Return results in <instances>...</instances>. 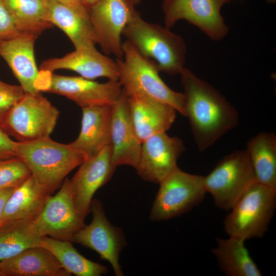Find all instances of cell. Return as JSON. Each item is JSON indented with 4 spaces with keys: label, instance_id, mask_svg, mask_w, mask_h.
I'll return each instance as SVG.
<instances>
[{
    "label": "cell",
    "instance_id": "cell-1",
    "mask_svg": "<svg viewBox=\"0 0 276 276\" xmlns=\"http://www.w3.org/2000/svg\"><path fill=\"white\" fill-rule=\"evenodd\" d=\"M185 96V117L193 137L204 151L238 124L237 109L215 87L184 67L179 73Z\"/></svg>",
    "mask_w": 276,
    "mask_h": 276
},
{
    "label": "cell",
    "instance_id": "cell-2",
    "mask_svg": "<svg viewBox=\"0 0 276 276\" xmlns=\"http://www.w3.org/2000/svg\"><path fill=\"white\" fill-rule=\"evenodd\" d=\"M16 152L35 181L51 195L73 170L86 160L70 144L59 143L50 137L16 142Z\"/></svg>",
    "mask_w": 276,
    "mask_h": 276
},
{
    "label": "cell",
    "instance_id": "cell-3",
    "mask_svg": "<svg viewBox=\"0 0 276 276\" xmlns=\"http://www.w3.org/2000/svg\"><path fill=\"white\" fill-rule=\"evenodd\" d=\"M170 30L144 20L137 11L122 36L159 72L174 75L185 67L187 46L183 38Z\"/></svg>",
    "mask_w": 276,
    "mask_h": 276
},
{
    "label": "cell",
    "instance_id": "cell-4",
    "mask_svg": "<svg viewBox=\"0 0 276 276\" xmlns=\"http://www.w3.org/2000/svg\"><path fill=\"white\" fill-rule=\"evenodd\" d=\"M123 57L116 59L120 82L127 96L140 95L173 107L185 116V96L170 88L159 76L156 65L142 56L127 41L123 42Z\"/></svg>",
    "mask_w": 276,
    "mask_h": 276
},
{
    "label": "cell",
    "instance_id": "cell-5",
    "mask_svg": "<svg viewBox=\"0 0 276 276\" xmlns=\"http://www.w3.org/2000/svg\"><path fill=\"white\" fill-rule=\"evenodd\" d=\"M276 206V189L255 180L230 210L224 220L229 236L244 240L262 237Z\"/></svg>",
    "mask_w": 276,
    "mask_h": 276
},
{
    "label": "cell",
    "instance_id": "cell-6",
    "mask_svg": "<svg viewBox=\"0 0 276 276\" xmlns=\"http://www.w3.org/2000/svg\"><path fill=\"white\" fill-rule=\"evenodd\" d=\"M59 111L40 92L25 93L0 123V127L17 142L50 137Z\"/></svg>",
    "mask_w": 276,
    "mask_h": 276
},
{
    "label": "cell",
    "instance_id": "cell-7",
    "mask_svg": "<svg viewBox=\"0 0 276 276\" xmlns=\"http://www.w3.org/2000/svg\"><path fill=\"white\" fill-rule=\"evenodd\" d=\"M255 180L245 149L238 150L223 157L203 176V185L218 208L229 210Z\"/></svg>",
    "mask_w": 276,
    "mask_h": 276
},
{
    "label": "cell",
    "instance_id": "cell-8",
    "mask_svg": "<svg viewBox=\"0 0 276 276\" xmlns=\"http://www.w3.org/2000/svg\"><path fill=\"white\" fill-rule=\"evenodd\" d=\"M150 213L153 221H165L185 213L203 199V176L177 167L159 184Z\"/></svg>",
    "mask_w": 276,
    "mask_h": 276
},
{
    "label": "cell",
    "instance_id": "cell-9",
    "mask_svg": "<svg viewBox=\"0 0 276 276\" xmlns=\"http://www.w3.org/2000/svg\"><path fill=\"white\" fill-rule=\"evenodd\" d=\"M36 87L39 91L66 97L81 107L113 105L121 95L122 87L118 80L99 83L81 76H63L39 70Z\"/></svg>",
    "mask_w": 276,
    "mask_h": 276
},
{
    "label": "cell",
    "instance_id": "cell-10",
    "mask_svg": "<svg viewBox=\"0 0 276 276\" xmlns=\"http://www.w3.org/2000/svg\"><path fill=\"white\" fill-rule=\"evenodd\" d=\"M128 0H97L88 7L96 43L105 55L123 57V31L137 12Z\"/></svg>",
    "mask_w": 276,
    "mask_h": 276
},
{
    "label": "cell",
    "instance_id": "cell-11",
    "mask_svg": "<svg viewBox=\"0 0 276 276\" xmlns=\"http://www.w3.org/2000/svg\"><path fill=\"white\" fill-rule=\"evenodd\" d=\"M90 213L91 222L74 235L73 242L97 252L110 264L116 276H123L119 259L126 242L122 230L109 221L100 200L92 199Z\"/></svg>",
    "mask_w": 276,
    "mask_h": 276
},
{
    "label": "cell",
    "instance_id": "cell-12",
    "mask_svg": "<svg viewBox=\"0 0 276 276\" xmlns=\"http://www.w3.org/2000/svg\"><path fill=\"white\" fill-rule=\"evenodd\" d=\"M230 0H163L165 27L171 29L183 19L197 27L211 39L221 40L228 27L221 14L222 6Z\"/></svg>",
    "mask_w": 276,
    "mask_h": 276
},
{
    "label": "cell",
    "instance_id": "cell-13",
    "mask_svg": "<svg viewBox=\"0 0 276 276\" xmlns=\"http://www.w3.org/2000/svg\"><path fill=\"white\" fill-rule=\"evenodd\" d=\"M84 222L75 204L70 179L65 178L33 222L42 237L73 242L74 235L85 225Z\"/></svg>",
    "mask_w": 276,
    "mask_h": 276
},
{
    "label": "cell",
    "instance_id": "cell-14",
    "mask_svg": "<svg viewBox=\"0 0 276 276\" xmlns=\"http://www.w3.org/2000/svg\"><path fill=\"white\" fill-rule=\"evenodd\" d=\"M185 150L183 141L166 132L150 136L142 143L135 168L143 180L159 184L177 167V161Z\"/></svg>",
    "mask_w": 276,
    "mask_h": 276
},
{
    "label": "cell",
    "instance_id": "cell-15",
    "mask_svg": "<svg viewBox=\"0 0 276 276\" xmlns=\"http://www.w3.org/2000/svg\"><path fill=\"white\" fill-rule=\"evenodd\" d=\"M70 179L78 212L84 220L90 213V203L96 191L112 176L116 167L111 160L110 144L85 160Z\"/></svg>",
    "mask_w": 276,
    "mask_h": 276
},
{
    "label": "cell",
    "instance_id": "cell-16",
    "mask_svg": "<svg viewBox=\"0 0 276 276\" xmlns=\"http://www.w3.org/2000/svg\"><path fill=\"white\" fill-rule=\"evenodd\" d=\"M110 145L111 160L114 166L127 165L136 168L142 143L131 119L127 96L123 90L112 107Z\"/></svg>",
    "mask_w": 276,
    "mask_h": 276
},
{
    "label": "cell",
    "instance_id": "cell-17",
    "mask_svg": "<svg viewBox=\"0 0 276 276\" xmlns=\"http://www.w3.org/2000/svg\"><path fill=\"white\" fill-rule=\"evenodd\" d=\"M74 71L80 76L93 80L105 77L118 80L119 70L116 60L99 52L95 45L75 49V50L60 58L44 60L40 70L53 73L57 70Z\"/></svg>",
    "mask_w": 276,
    "mask_h": 276
},
{
    "label": "cell",
    "instance_id": "cell-18",
    "mask_svg": "<svg viewBox=\"0 0 276 276\" xmlns=\"http://www.w3.org/2000/svg\"><path fill=\"white\" fill-rule=\"evenodd\" d=\"M37 37L21 33L10 40L0 41V56L7 62L25 93L35 94L39 78L34 44Z\"/></svg>",
    "mask_w": 276,
    "mask_h": 276
},
{
    "label": "cell",
    "instance_id": "cell-19",
    "mask_svg": "<svg viewBox=\"0 0 276 276\" xmlns=\"http://www.w3.org/2000/svg\"><path fill=\"white\" fill-rule=\"evenodd\" d=\"M127 98L131 119L141 143L152 135L166 132L174 122L177 111L171 106L140 95Z\"/></svg>",
    "mask_w": 276,
    "mask_h": 276
},
{
    "label": "cell",
    "instance_id": "cell-20",
    "mask_svg": "<svg viewBox=\"0 0 276 276\" xmlns=\"http://www.w3.org/2000/svg\"><path fill=\"white\" fill-rule=\"evenodd\" d=\"M112 105L81 107L82 111L81 130L78 137L70 144L82 153L86 159L110 144Z\"/></svg>",
    "mask_w": 276,
    "mask_h": 276
},
{
    "label": "cell",
    "instance_id": "cell-21",
    "mask_svg": "<svg viewBox=\"0 0 276 276\" xmlns=\"http://www.w3.org/2000/svg\"><path fill=\"white\" fill-rule=\"evenodd\" d=\"M49 21L60 29L75 49L95 45V36L88 7H71L55 0L47 2Z\"/></svg>",
    "mask_w": 276,
    "mask_h": 276
},
{
    "label": "cell",
    "instance_id": "cell-22",
    "mask_svg": "<svg viewBox=\"0 0 276 276\" xmlns=\"http://www.w3.org/2000/svg\"><path fill=\"white\" fill-rule=\"evenodd\" d=\"M3 276H70L54 255L39 245L0 261Z\"/></svg>",
    "mask_w": 276,
    "mask_h": 276
},
{
    "label": "cell",
    "instance_id": "cell-23",
    "mask_svg": "<svg viewBox=\"0 0 276 276\" xmlns=\"http://www.w3.org/2000/svg\"><path fill=\"white\" fill-rule=\"evenodd\" d=\"M51 195L31 175L15 188L9 197L0 221V226L14 221L33 222Z\"/></svg>",
    "mask_w": 276,
    "mask_h": 276
},
{
    "label": "cell",
    "instance_id": "cell-24",
    "mask_svg": "<svg viewBox=\"0 0 276 276\" xmlns=\"http://www.w3.org/2000/svg\"><path fill=\"white\" fill-rule=\"evenodd\" d=\"M245 240L233 236L217 239L212 251L220 270L228 276H261L257 265L244 244Z\"/></svg>",
    "mask_w": 276,
    "mask_h": 276
},
{
    "label": "cell",
    "instance_id": "cell-25",
    "mask_svg": "<svg viewBox=\"0 0 276 276\" xmlns=\"http://www.w3.org/2000/svg\"><path fill=\"white\" fill-rule=\"evenodd\" d=\"M256 180L276 189V136L272 132H262L246 144Z\"/></svg>",
    "mask_w": 276,
    "mask_h": 276
},
{
    "label": "cell",
    "instance_id": "cell-26",
    "mask_svg": "<svg viewBox=\"0 0 276 276\" xmlns=\"http://www.w3.org/2000/svg\"><path fill=\"white\" fill-rule=\"evenodd\" d=\"M40 245L51 252L62 267L77 276H101L108 273V268L81 255L72 242L43 237Z\"/></svg>",
    "mask_w": 276,
    "mask_h": 276
},
{
    "label": "cell",
    "instance_id": "cell-27",
    "mask_svg": "<svg viewBox=\"0 0 276 276\" xmlns=\"http://www.w3.org/2000/svg\"><path fill=\"white\" fill-rule=\"evenodd\" d=\"M18 30L38 37L53 25L49 21L47 2L42 0H3Z\"/></svg>",
    "mask_w": 276,
    "mask_h": 276
},
{
    "label": "cell",
    "instance_id": "cell-28",
    "mask_svg": "<svg viewBox=\"0 0 276 276\" xmlns=\"http://www.w3.org/2000/svg\"><path fill=\"white\" fill-rule=\"evenodd\" d=\"M42 237L32 222L14 221L0 226V261L40 245Z\"/></svg>",
    "mask_w": 276,
    "mask_h": 276
},
{
    "label": "cell",
    "instance_id": "cell-29",
    "mask_svg": "<svg viewBox=\"0 0 276 276\" xmlns=\"http://www.w3.org/2000/svg\"><path fill=\"white\" fill-rule=\"evenodd\" d=\"M31 175L28 167L19 157L0 160V191L15 188Z\"/></svg>",
    "mask_w": 276,
    "mask_h": 276
},
{
    "label": "cell",
    "instance_id": "cell-30",
    "mask_svg": "<svg viewBox=\"0 0 276 276\" xmlns=\"http://www.w3.org/2000/svg\"><path fill=\"white\" fill-rule=\"evenodd\" d=\"M25 94L20 85H11L0 80V123Z\"/></svg>",
    "mask_w": 276,
    "mask_h": 276
},
{
    "label": "cell",
    "instance_id": "cell-31",
    "mask_svg": "<svg viewBox=\"0 0 276 276\" xmlns=\"http://www.w3.org/2000/svg\"><path fill=\"white\" fill-rule=\"evenodd\" d=\"M20 34L4 1L0 0V41L12 39Z\"/></svg>",
    "mask_w": 276,
    "mask_h": 276
},
{
    "label": "cell",
    "instance_id": "cell-32",
    "mask_svg": "<svg viewBox=\"0 0 276 276\" xmlns=\"http://www.w3.org/2000/svg\"><path fill=\"white\" fill-rule=\"evenodd\" d=\"M16 145V142L0 127V160L17 157Z\"/></svg>",
    "mask_w": 276,
    "mask_h": 276
},
{
    "label": "cell",
    "instance_id": "cell-33",
    "mask_svg": "<svg viewBox=\"0 0 276 276\" xmlns=\"http://www.w3.org/2000/svg\"><path fill=\"white\" fill-rule=\"evenodd\" d=\"M15 188H10L0 191V221L7 201Z\"/></svg>",
    "mask_w": 276,
    "mask_h": 276
},
{
    "label": "cell",
    "instance_id": "cell-34",
    "mask_svg": "<svg viewBox=\"0 0 276 276\" xmlns=\"http://www.w3.org/2000/svg\"><path fill=\"white\" fill-rule=\"evenodd\" d=\"M64 5L71 7H80L86 6L82 0H55Z\"/></svg>",
    "mask_w": 276,
    "mask_h": 276
},
{
    "label": "cell",
    "instance_id": "cell-35",
    "mask_svg": "<svg viewBox=\"0 0 276 276\" xmlns=\"http://www.w3.org/2000/svg\"><path fill=\"white\" fill-rule=\"evenodd\" d=\"M83 3L88 7L93 5L97 0H82Z\"/></svg>",
    "mask_w": 276,
    "mask_h": 276
},
{
    "label": "cell",
    "instance_id": "cell-36",
    "mask_svg": "<svg viewBox=\"0 0 276 276\" xmlns=\"http://www.w3.org/2000/svg\"><path fill=\"white\" fill-rule=\"evenodd\" d=\"M128 1L134 6L139 4L141 1V0H128Z\"/></svg>",
    "mask_w": 276,
    "mask_h": 276
},
{
    "label": "cell",
    "instance_id": "cell-37",
    "mask_svg": "<svg viewBox=\"0 0 276 276\" xmlns=\"http://www.w3.org/2000/svg\"><path fill=\"white\" fill-rule=\"evenodd\" d=\"M42 1H44L45 2H48L50 1V0H42Z\"/></svg>",
    "mask_w": 276,
    "mask_h": 276
},
{
    "label": "cell",
    "instance_id": "cell-38",
    "mask_svg": "<svg viewBox=\"0 0 276 276\" xmlns=\"http://www.w3.org/2000/svg\"><path fill=\"white\" fill-rule=\"evenodd\" d=\"M0 276H3V275H2V273H1V270H0Z\"/></svg>",
    "mask_w": 276,
    "mask_h": 276
}]
</instances>
